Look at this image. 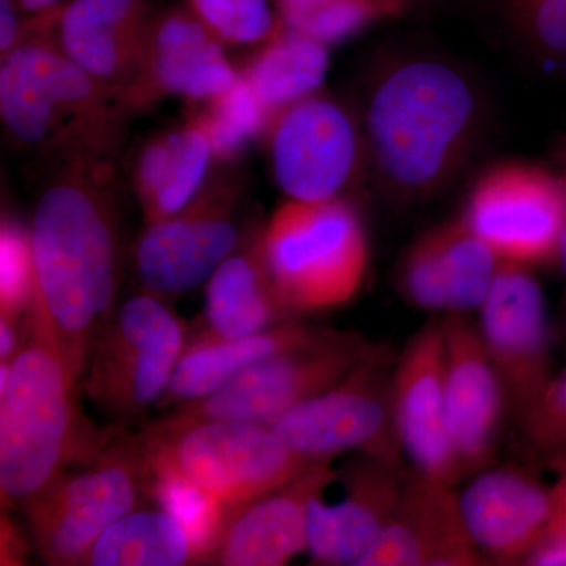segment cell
Returning <instances> with one entry per match:
<instances>
[{
  "label": "cell",
  "instance_id": "cell-1",
  "mask_svg": "<svg viewBox=\"0 0 566 566\" xmlns=\"http://www.w3.org/2000/svg\"><path fill=\"white\" fill-rule=\"evenodd\" d=\"M112 164L57 169L33 210L32 305L50 327L66 370L80 385L120 289L122 243Z\"/></svg>",
  "mask_w": 566,
  "mask_h": 566
},
{
  "label": "cell",
  "instance_id": "cell-2",
  "mask_svg": "<svg viewBox=\"0 0 566 566\" xmlns=\"http://www.w3.org/2000/svg\"><path fill=\"white\" fill-rule=\"evenodd\" d=\"M482 122L474 82L449 61L412 55L379 71L365 133L376 174L395 199L433 196L461 166Z\"/></svg>",
  "mask_w": 566,
  "mask_h": 566
},
{
  "label": "cell",
  "instance_id": "cell-3",
  "mask_svg": "<svg viewBox=\"0 0 566 566\" xmlns=\"http://www.w3.org/2000/svg\"><path fill=\"white\" fill-rule=\"evenodd\" d=\"M59 7L36 13L24 39L2 55L3 128L11 144L57 169L112 164L134 111L59 50L52 36Z\"/></svg>",
  "mask_w": 566,
  "mask_h": 566
},
{
  "label": "cell",
  "instance_id": "cell-4",
  "mask_svg": "<svg viewBox=\"0 0 566 566\" xmlns=\"http://www.w3.org/2000/svg\"><path fill=\"white\" fill-rule=\"evenodd\" d=\"M43 316L25 314V335L11 363H0V494L22 506L76 461L109 444L88 430L76 389Z\"/></svg>",
  "mask_w": 566,
  "mask_h": 566
},
{
  "label": "cell",
  "instance_id": "cell-5",
  "mask_svg": "<svg viewBox=\"0 0 566 566\" xmlns=\"http://www.w3.org/2000/svg\"><path fill=\"white\" fill-rule=\"evenodd\" d=\"M268 271L297 318L348 304L363 289L370 248L363 219L337 199H290L260 230Z\"/></svg>",
  "mask_w": 566,
  "mask_h": 566
},
{
  "label": "cell",
  "instance_id": "cell-6",
  "mask_svg": "<svg viewBox=\"0 0 566 566\" xmlns=\"http://www.w3.org/2000/svg\"><path fill=\"white\" fill-rule=\"evenodd\" d=\"M139 438L145 455L174 465L233 509L285 485L312 463L266 424L244 420H200L177 428L148 424Z\"/></svg>",
  "mask_w": 566,
  "mask_h": 566
},
{
  "label": "cell",
  "instance_id": "cell-7",
  "mask_svg": "<svg viewBox=\"0 0 566 566\" xmlns=\"http://www.w3.org/2000/svg\"><path fill=\"white\" fill-rule=\"evenodd\" d=\"M139 434L109 442L81 471L66 469L21 506L46 564L85 565L93 545L144 493Z\"/></svg>",
  "mask_w": 566,
  "mask_h": 566
},
{
  "label": "cell",
  "instance_id": "cell-8",
  "mask_svg": "<svg viewBox=\"0 0 566 566\" xmlns=\"http://www.w3.org/2000/svg\"><path fill=\"white\" fill-rule=\"evenodd\" d=\"M378 349L363 335L323 329L307 344L249 365L214 392L177 406V411L151 424L177 428L211 419L266 423L344 381Z\"/></svg>",
  "mask_w": 566,
  "mask_h": 566
},
{
  "label": "cell",
  "instance_id": "cell-9",
  "mask_svg": "<svg viewBox=\"0 0 566 566\" xmlns=\"http://www.w3.org/2000/svg\"><path fill=\"white\" fill-rule=\"evenodd\" d=\"M185 348V324L161 297H129L93 345L84 392L118 419L144 415L161 401Z\"/></svg>",
  "mask_w": 566,
  "mask_h": 566
},
{
  "label": "cell",
  "instance_id": "cell-10",
  "mask_svg": "<svg viewBox=\"0 0 566 566\" xmlns=\"http://www.w3.org/2000/svg\"><path fill=\"white\" fill-rule=\"evenodd\" d=\"M389 363L385 349L379 348L344 381L264 424L308 461H331L357 450L403 464L390 411Z\"/></svg>",
  "mask_w": 566,
  "mask_h": 566
},
{
  "label": "cell",
  "instance_id": "cell-11",
  "mask_svg": "<svg viewBox=\"0 0 566 566\" xmlns=\"http://www.w3.org/2000/svg\"><path fill=\"white\" fill-rule=\"evenodd\" d=\"M241 193V182L218 177L170 218L145 223L134 249L145 292L178 296L210 281L243 240L238 227Z\"/></svg>",
  "mask_w": 566,
  "mask_h": 566
},
{
  "label": "cell",
  "instance_id": "cell-12",
  "mask_svg": "<svg viewBox=\"0 0 566 566\" xmlns=\"http://www.w3.org/2000/svg\"><path fill=\"white\" fill-rule=\"evenodd\" d=\"M463 218L499 262H556L564 221L560 178L534 164H495L475 181Z\"/></svg>",
  "mask_w": 566,
  "mask_h": 566
},
{
  "label": "cell",
  "instance_id": "cell-13",
  "mask_svg": "<svg viewBox=\"0 0 566 566\" xmlns=\"http://www.w3.org/2000/svg\"><path fill=\"white\" fill-rule=\"evenodd\" d=\"M274 180L290 199H337L356 172L360 139L348 112L311 95L279 111L270 126Z\"/></svg>",
  "mask_w": 566,
  "mask_h": 566
},
{
  "label": "cell",
  "instance_id": "cell-14",
  "mask_svg": "<svg viewBox=\"0 0 566 566\" xmlns=\"http://www.w3.org/2000/svg\"><path fill=\"white\" fill-rule=\"evenodd\" d=\"M479 312L509 408L520 416L554 376L545 293L531 268L501 262Z\"/></svg>",
  "mask_w": 566,
  "mask_h": 566
},
{
  "label": "cell",
  "instance_id": "cell-15",
  "mask_svg": "<svg viewBox=\"0 0 566 566\" xmlns=\"http://www.w3.org/2000/svg\"><path fill=\"white\" fill-rule=\"evenodd\" d=\"M444 363V327L431 319L398 357L390 376V411L398 444L412 471L455 486L463 475L447 424Z\"/></svg>",
  "mask_w": 566,
  "mask_h": 566
},
{
  "label": "cell",
  "instance_id": "cell-16",
  "mask_svg": "<svg viewBox=\"0 0 566 566\" xmlns=\"http://www.w3.org/2000/svg\"><path fill=\"white\" fill-rule=\"evenodd\" d=\"M153 18L147 0H71L59 7L52 36L88 76L144 109Z\"/></svg>",
  "mask_w": 566,
  "mask_h": 566
},
{
  "label": "cell",
  "instance_id": "cell-17",
  "mask_svg": "<svg viewBox=\"0 0 566 566\" xmlns=\"http://www.w3.org/2000/svg\"><path fill=\"white\" fill-rule=\"evenodd\" d=\"M442 327L450 439L461 475L476 474L493 460L509 400L479 324L468 314H447Z\"/></svg>",
  "mask_w": 566,
  "mask_h": 566
},
{
  "label": "cell",
  "instance_id": "cell-18",
  "mask_svg": "<svg viewBox=\"0 0 566 566\" xmlns=\"http://www.w3.org/2000/svg\"><path fill=\"white\" fill-rule=\"evenodd\" d=\"M337 479L331 461H312L285 485L234 509L210 565L289 564L307 551L311 506Z\"/></svg>",
  "mask_w": 566,
  "mask_h": 566
},
{
  "label": "cell",
  "instance_id": "cell-19",
  "mask_svg": "<svg viewBox=\"0 0 566 566\" xmlns=\"http://www.w3.org/2000/svg\"><path fill=\"white\" fill-rule=\"evenodd\" d=\"M482 560L453 486L412 471L394 516L356 566H472Z\"/></svg>",
  "mask_w": 566,
  "mask_h": 566
},
{
  "label": "cell",
  "instance_id": "cell-20",
  "mask_svg": "<svg viewBox=\"0 0 566 566\" xmlns=\"http://www.w3.org/2000/svg\"><path fill=\"white\" fill-rule=\"evenodd\" d=\"M345 497L337 504L316 499L308 515L307 551L318 565H357L400 504L409 474L401 464L360 453L338 471Z\"/></svg>",
  "mask_w": 566,
  "mask_h": 566
},
{
  "label": "cell",
  "instance_id": "cell-21",
  "mask_svg": "<svg viewBox=\"0 0 566 566\" xmlns=\"http://www.w3.org/2000/svg\"><path fill=\"white\" fill-rule=\"evenodd\" d=\"M465 528L483 558L526 564L545 532L551 488L523 469H483L458 494Z\"/></svg>",
  "mask_w": 566,
  "mask_h": 566
},
{
  "label": "cell",
  "instance_id": "cell-22",
  "mask_svg": "<svg viewBox=\"0 0 566 566\" xmlns=\"http://www.w3.org/2000/svg\"><path fill=\"white\" fill-rule=\"evenodd\" d=\"M240 71L227 61L222 41L191 9L155 14L148 46L144 107L164 95L208 102L229 91Z\"/></svg>",
  "mask_w": 566,
  "mask_h": 566
},
{
  "label": "cell",
  "instance_id": "cell-23",
  "mask_svg": "<svg viewBox=\"0 0 566 566\" xmlns=\"http://www.w3.org/2000/svg\"><path fill=\"white\" fill-rule=\"evenodd\" d=\"M260 230L248 241L243 238L208 281L203 334L241 338L296 319L282 304L268 271Z\"/></svg>",
  "mask_w": 566,
  "mask_h": 566
},
{
  "label": "cell",
  "instance_id": "cell-24",
  "mask_svg": "<svg viewBox=\"0 0 566 566\" xmlns=\"http://www.w3.org/2000/svg\"><path fill=\"white\" fill-rule=\"evenodd\" d=\"M319 327L292 319L241 338H216L199 334L186 345L159 408L191 403L264 357L307 344L322 333Z\"/></svg>",
  "mask_w": 566,
  "mask_h": 566
},
{
  "label": "cell",
  "instance_id": "cell-25",
  "mask_svg": "<svg viewBox=\"0 0 566 566\" xmlns=\"http://www.w3.org/2000/svg\"><path fill=\"white\" fill-rule=\"evenodd\" d=\"M212 158L210 137L196 117L148 140L133 172L145 223L170 218L191 202L208 181Z\"/></svg>",
  "mask_w": 566,
  "mask_h": 566
},
{
  "label": "cell",
  "instance_id": "cell-26",
  "mask_svg": "<svg viewBox=\"0 0 566 566\" xmlns=\"http://www.w3.org/2000/svg\"><path fill=\"white\" fill-rule=\"evenodd\" d=\"M329 70L327 44L281 25L241 74L271 117L315 95Z\"/></svg>",
  "mask_w": 566,
  "mask_h": 566
},
{
  "label": "cell",
  "instance_id": "cell-27",
  "mask_svg": "<svg viewBox=\"0 0 566 566\" xmlns=\"http://www.w3.org/2000/svg\"><path fill=\"white\" fill-rule=\"evenodd\" d=\"M199 549L186 528L163 509L132 510L93 545L85 565H200Z\"/></svg>",
  "mask_w": 566,
  "mask_h": 566
},
{
  "label": "cell",
  "instance_id": "cell-28",
  "mask_svg": "<svg viewBox=\"0 0 566 566\" xmlns=\"http://www.w3.org/2000/svg\"><path fill=\"white\" fill-rule=\"evenodd\" d=\"M144 455V493L164 512L172 515L186 528L199 549L202 564H210L212 553L234 512L233 506L222 504L205 493L188 476L159 458ZM238 509V506H237Z\"/></svg>",
  "mask_w": 566,
  "mask_h": 566
},
{
  "label": "cell",
  "instance_id": "cell-29",
  "mask_svg": "<svg viewBox=\"0 0 566 566\" xmlns=\"http://www.w3.org/2000/svg\"><path fill=\"white\" fill-rule=\"evenodd\" d=\"M434 230L452 301L450 314L479 311L501 262L463 216L441 223Z\"/></svg>",
  "mask_w": 566,
  "mask_h": 566
},
{
  "label": "cell",
  "instance_id": "cell-30",
  "mask_svg": "<svg viewBox=\"0 0 566 566\" xmlns=\"http://www.w3.org/2000/svg\"><path fill=\"white\" fill-rule=\"evenodd\" d=\"M210 137L216 159H233L268 129L271 117L243 74L229 91L208 99L207 106L196 115Z\"/></svg>",
  "mask_w": 566,
  "mask_h": 566
},
{
  "label": "cell",
  "instance_id": "cell-31",
  "mask_svg": "<svg viewBox=\"0 0 566 566\" xmlns=\"http://www.w3.org/2000/svg\"><path fill=\"white\" fill-rule=\"evenodd\" d=\"M398 290L412 307L427 312L452 311L441 248L436 230H428L406 251L398 266Z\"/></svg>",
  "mask_w": 566,
  "mask_h": 566
},
{
  "label": "cell",
  "instance_id": "cell-32",
  "mask_svg": "<svg viewBox=\"0 0 566 566\" xmlns=\"http://www.w3.org/2000/svg\"><path fill=\"white\" fill-rule=\"evenodd\" d=\"M189 9L222 43L249 44L273 39L282 21L268 0H188Z\"/></svg>",
  "mask_w": 566,
  "mask_h": 566
},
{
  "label": "cell",
  "instance_id": "cell-33",
  "mask_svg": "<svg viewBox=\"0 0 566 566\" xmlns=\"http://www.w3.org/2000/svg\"><path fill=\"white\" fill-rule=\"evenodd\" d=\"M0 318L21 322L35 290L31 238L20 223L6 218L0 233Z\"/></svg>",
  "mask_w": 566,
  "mask_h": 566
},
{
  "label": "cell",
  "instance_id": "cell-34",
  "mask_svg": "<svg viewBox=\"0 0 566 566\" xmlns=\"http://www.w3.org/2000/svg\"><path fill=\"white\" fill-rule=\"evenodd\" d=\"M517 420L527 444L536 452L549 457L566 452V371L553 376Z\"/></svg>",
  "mask_w": 566,
  "mask_h": 566
},
{
  "label": "cell",
  "instance_id": "cell-35",
  "mask_svg": "<svg viewBox=\"0 0 566 566\" xmlns=\"http://www.w3.org/2000/svg\"><path fill=\"white\" fill-rule=\"evenodd\" d=\"M515 21L539 51L566 57V0H536Z\"/></svg>",
  "mask_w": 566,
  "mask_h": 566
},
{
  "label": "cell",
  "instance_id": "cell-36",
  "mask_svg": "<svg viewBox=\"0 0 566 566\" xmlns=\"http://www.w3.org/2000/svg\"><path fill=\"white\" fill-rule=\"evenodd\" d=\"M526 565L566 566V472L551 488L549 520Z\"/></svg>",
  "mask_w": 566,
  "mask_h": 566
},
{
  "label": "cell",
  "instance_id": "cell-37",
  "mask_svg": "<svg viewBox=\"0 0 566 566\" xmlns=\"http://www.w3.org/2000/svg\"><path fill=\"white\" fill-rule=\"evenodd\" d=\"M338 0H277L282 24L293 31L307 33Z\"/></svg>",
  "mask_w": 566,
  "mask_h": 566
},
{
  "label": "cell",
  "instance_id": "cell-38",
  "mask_svg": "<svg viewBox=\"0 0 566 566\" xmlns=\"http://www.w3.org/2000/svg\"><path fill=\"white\" fill-rule=\"evenodd\" d=\"M21 9L17 0H0V52L6 55L13 50L25 33L28 24L21 20Z\"/></svg>",
  "mask_w": 566,
  "mask_h": 566
},
{
  "label": "cell",
  "instance_id": "cell-39",
  "mask_svg": "<svg viewBox=\"0 0 566 566\" xmlns=\"http://www.w3.org/2000/svg\"><path fill=\"white\" fill-rule=\"evenodd\" d=\"M28 553V545L20 534V528L13 526V521L2 515V565H20Z\"/></svg>",
  "mask_w": 566,
  "mask_h": 566
},
{
  "label": "cell",
  "instance_id": "cell-40",
  "mask_svg": "<svg viewBox=\"0 0 566 566\" xmlns=\"http://www.w3.org/2000/svg\"><path fill=\"white\" fill-rule=\"evenodd\" d=\"M20 322L0 318V363H11L20 352L21 340Z\"/></svg>",
  "mask_w": 566,
  "mask_h": 566
},
{
  "label": "cell",
  "instance_id": "cell-41",
  "mask_svg": "<svg viewBox=\"0 0 566 566\" xmlns=\"http://www.w3.org/2000/svg\"><path fill=\"white\" fill-rule=\"evenodd\" d=\"M558 178H560L562 193H564V221H562L560 240H558L556 263L566 277V174Z\"/></svg>",
  "mask_w": 566,
  "mask_h": 566
},
{
  "label": "cell",
  "instance_id": "cell-42",
  "mask_svg": "<svg viewBox=\"0 0 566 566\" xmlns=\"http://www.w3.org/2000/svg\"><path fill=\"white\" fill-rule=\"evenodd\" d=\"M367 2L378 11L379 17H397L403 13L411 0H367Z\"/></svg>",
  "mask_w": 566,
  "mask_h": 566
},
{
  "label": "cell",
  "instance_id": "cell-43",
  "mask_svg": "<svg viewBox=\"0 0 566 566\" xmlns=\"http://www.w3.org/2000/svg\"><path fill=\"white\" fill-rule=\"evenodd\" d=\"M17 2L24 13L36 14L50 10L52 7L61 6L62 0H17Z\"/></svg>",
  "mask_w": 566,
  "mask_h": 566
},
{
  "label": "cell",
  "instance_id": "cell-44",
  "mask_svg": "<svg viewBox=\"0 0 566 566\" xmlns=\"http://www.w3.org/2000/svg\"><path fill=\"white\" fill-rule=\"evenodd\" d=\"M535 2L536 0H505L506 6L512 10V14L515 20L517 17H521L524 11L531 9Z\"/></svg>",
  "mask_w": 566,
  "mask_h": 566
},
{
  "label": "cell",
  "instance_id": "cell-45",
  "mask_svg": "<svg viewBox=\"0 0 566 566\" xmlns=\"http://www.w3.org/2000/svg\"><path fill=\"white\" fill-rule=\"evenodd\" d=\"M551 460H553L554 469H556L557 472H566V452L551 457Z\"/></svg>",
  "mask_w": 566,
  "mask_h": 566
}]
</instances>
